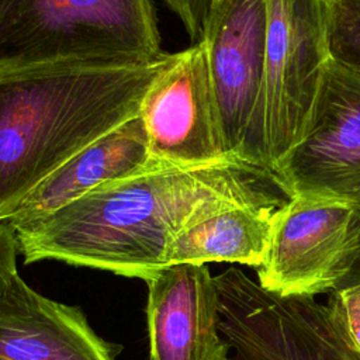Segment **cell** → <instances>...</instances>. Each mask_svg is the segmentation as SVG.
I'll return each instance as SVG.
<instances>
[{
  "label": "cell",
  "mask_w": 360,
  "mask_h": 360,
  "mask_svg": "<svg viewBox=\"0 0 360 360\" xmlns=\"http://www.w3.org/2000/svg\"><path fill=\"white\" fill-rule=\"evenodd\" d=\"M332 0H267L263 76L250 159L277 172L301 136L330 56Z\"/></svg>",
  "instance_id": "4"
},
{
  "label": "cell",
  "mask_w": 360,
  "mask_h": 360,
  "mask_svg": "<svg viewBox=\"0 0 360 360\" xmlns=\"http://www.w3.org/2000/svg\"><path fill=\"white\" fill-rule=\"evenodd\" d=\"M162 167L150 156L142 118L136 115L52 172L4 221L14 229L58 211L103 184Z\"/></svg>",
  "instance_id": "12"
},
{
  "label": "cell",
  "mask_w": 360,
  "mask_h": 360,
  "mask_svg": "<svg viewBox=\"0 0 360 360\" xmlns=\"http://www.w3.org/2000/svg\"><path fill=\"white\" fill-rule=\"evenodd\" d=\"M179 52L0 76V221L70 158L139 115Z\"/></svg>",
  "instance_id": "2"
},
{
  "label": "cell",
  "mask_w": 360,
  "mask_h": 360,
  "mask_svg": "<svg viewBox=\"0 0 360 360\" xmlns=\"http://www.w3.org/2000/svg\"><path fill=\"white\" fill-rule=\"evenodd\" d=\"M229 360H360L339 314L315 297H281L231 266L214 276Z\"/></svg>",
  "instance_id": "5"
},
{
  "label": "cell",
  "mask_w": 360,
  "mask_h": 360,
  "mask_svg": "<svg viewBox=\"0 0 360 360\" xmlns=\"http://www.w3.org/2000/svg\"><path fill=\"white\" fill-rule=\"evenodd\" d=\"M149 152L165 167H201L229 158L204 41L179 52L139 112Z\"/></svg>",
  "instance_id": "8"
},
{
  "label": "cell",
  "mask_w": 360,
  "mask_h": 360,
  "mask_svg": "<svg viewBox=\"0 0 360 360\" xmlns=\"http://www.w3.org/2000/svg\"><path fill=\"white\" fill-rule=\"evenodd\" d=\"M143 281L150 360H229L219 292L207 264H170Z\"/></svg>",
  "instance_id": "10"
},
{
  "label": "cell",
  "mask_w": 360,
  "mask_h": 360,
  "mask_svg": "<svg viewBox=\"0 0 360 360\" xmlns=\"http://www.w3.org/2000/svg\"><path fill=\"white\" fill-rule=\"evenodd\" d=\"M80 307L51 300L17 273L0 292V360H115Z\"/></svg>",
  "instance_id": "11"
},
{
  "label": "cell",
  "mask_w": 360,
  "mask_h": 360,
  "mask_svg": "<svg viewBox=\"0 0 360 360\" xmlns=\"http://www.w3.org/2000/svg\"><path fill=\"white\" fill-rule=\"evenodd\" d=\"M277 173L291 197L315 194L360 205V70L329 56L307 125Z\"/></svg>",
  "instance_id": "7"
},
{
  "label": "cell",
  "mask_w": 360,
  "mask_h": 360,
  "mask_svg": "<svg viewBox=\"0 0 360 360\" xmlns=\"http://www.w3.org/2000/svg\"><path fill=\"white\" fill-rule=\"evenodd\" d=\"M354 283H360V263L357 264L356 270L353 271V274L350 276V278L347 280V283H346L345 285H349V284H354ZM345 285H343V287H345Z\"/></svg>",
  "instance_id": "18"
},
{
  "label": "cell",
  "mask_w": 360,
  "mask_h": 360,
  "mask_svg": "<svg viewBox=\"0 0 360 360\" xmlns=\"http://www.w3.org/2000/svg\"><path fill=\"white\" fill-rule=\"evenodd\" d=\"M17 240L14 229L0 221V292L7 287L8 281L17 271Z\"/></svg>",
  "instance_id": "17"
},
{
  "label": "cell",
  "mask_w": 360,
  "mask_h": 360,
  "mask_svg": "<svg viewBox=\"0 0 360 360\" xmlns=\"http://www.w3.org/2000/svg\"><path fill=\"white\" fill-rule=\"evenodd\" d=\"M165 3L184 25L191 44L200 42L202 39L211 0H165Z\"/></svg>",
  "instance_id": "16"
},
{
  "label": "cell",
  "mask_w": 360,
  "mask_h": 360,
  "mask_svg": "<svg viewBox=\"0 0 360 360\" xmlns=\"http://www.w3.org/2000/svg\"><path fill=\"white\" fill-rule=\"evenodd\" d=\"M328 305L339 314L352 342L360 352V283L329 292Z\"/></svg>",
  "instance_id": "15"
},
{
  "label": "cell",
  "mask_w": 360,
  "mask_h": 360,
  "mask_svg": "<svg viewBox=\"0 0 360 360\" xmlns=\"http://www.w3.org/2000/svg\"><path fill=\"white\" fill-rule=\"evenodd\" d=\"M160 53L152 0H0V76Z\"/></svg>",
  "instance_id": "3"
},
{
  "label": "cell",
  "mask_w": 360,
  "mask_h": 360,
  "mask_svg": "<svg viewBox=\"0 0 360 360\" xmlns=\"http://www.w3.org/2000/svg\"><path fill=\"white\" fill-rule=\"evenodd\" d=\"M360 263V205L295 194L276 217L257 283L281 297H315L343 287Z\"/></svg>",
  "instance_id": "6"
},
{
  "label": "cell",
  "mask_w": 360,
  "mask_h": 360,
  "mask_svg": "<svg viewBox=\"0 0 360 360\" xmlns=\"http://www.w3.org/2000/svg\"><path fill=\"white\" fill-rule=\"evenodd\" d=\"M281 207H236L205 218L172 243L166 257L167 266L226 262L257 269L264 260Z\"/></svg>",
  "instance_id": "13"
},
{
  "label": "cell",
  "mask_w": 360,
  "mask_h": 360,
  "mask_svg": "<svg viewBox=\"0 0 360 360\" xmlns=\"http://www.w3.org/2000/svg\"><path fill=\"white\" fill-rule=\"evenodd\" d=\"M267 0H211L202 39L228 155H248L266 46ZM253 160V159H250Z\"/></svg>",
  "instance_id": "9"
},
{
  "label": "cell",
  "mask_w": 360,
  "mask_h": 360,
  "mask_svg": "<svg viewBox=\"0 0 360 360\" xmlns=\"http://www.w3.org/2000/svg\"><path fill=\"white\" fill-rule=\"evenodd\" d=\"M330 55L360 70V0H332Z\"/></svg>",
  "instance_id": "14"
},
{
  "label": "cell",
  "mask_w": 360,
  "mask_h": 360,
  "mask_svg": "<svg viewBox=\"0 0 360 360\" xmlns=\"http://www.w3.org/2000/svg\"><path fill=\"white\" fill-rule=\"evenodd\" d=\"M291 194L264 163L232 156L201 167H162L120 179L14 228L24 263L56 260L146 280L172 243L225 210L284 205Z\"/></svg>",
  "instance_id": "1"
}]
</instances>
